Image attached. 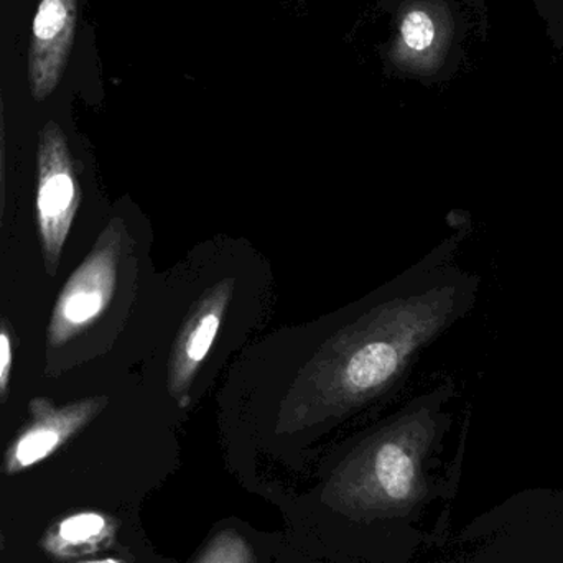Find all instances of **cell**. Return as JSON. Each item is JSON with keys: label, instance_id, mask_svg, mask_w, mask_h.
Wrapping results in <instances>:
<instances>
[{"label": "cell", "instance_id": "cell-1", "mask_svg": "<svg viewBox=\"0 0 563 563\" xmlns=\"http://www.w3.org/2000/svg\"><path fill=\"white\" fill-rule=\"evenodd\" d=\"M389 285L330 323L294 328L247 351L234 374L246 394H277L276 430L336 422L397 387L410 363L452 321L453 285Z\"/></svg>", "mask_w": 563, "mask_h": 563}, {"label": "cell", "instance_id": "cell-2", "mask_svg": "<svg viewBox=\"0 0 563 563\" xmlns=\"http://www.w3.org/2000/svg\"><path fill=\"white\" fill-rule=\"evenodd\" d=\"M269 269L241 241H213L170 273V333L164 394L185 410L256 330L269 297Z\"/></svg>", "mask_w": 563, "mask_h": 563}, {"label": "cell", "instance_id": "cell-3", "mask_svg": "<svg viewBox=\"0 0 563 563\" xmlns=\"http://www.w3.org/2000/svg\"><path fill=\"white\" fill-rule=\"evenodd\" d=\"M142 257L124 217H112L59 290L45 336L43 376L62 377L108 354L131 323Z\"/></svg>", "mask_w": 563, "mask_h": 563}, {"label": "cell", "instance_id": "cell-4", "mask_svg": "<svg viewBox=\"0 0 563 563\" xmlns=\"http://www.w3.org/2000/svg\"><path fill=\"white\" fill-rule=\"evenodd\" d=\"M437 422L427 406L410 409L363 440L334 470L324 501L344 515H404L426 493L423 460Z\"/></svg>", "mask_w": 563, "mask_h": 563}, {"label": "cell", "instance_id": "cell-5", "mask_svg": "<svg viewBox=\"0 0 563 563\" xmlns=\"http://www.w3.org/2000/svg\"><path fill=\"white\" fill-rule=\"evenodd\" d=\"M36 230L46 276L55 279L81 205L79 165L63 129L43 125L36 145Z\"/></svg>", "mask_w": 563, "mask_h": 563}, {"label": "cell", "instance_id": "cell-6", "mask_svg": "<svg viewBox=\"0 0 563 563\" xmlns=\"http://www.w3.org/2000/svg\"><path fill=\"white\" fill-rule=\"evenodd\" d=\"M111 397L89 396L56 404L49 397H33L26 406V420L3 452L0 472L16 476L68 445L106 409Z\"/></svg>", "mask_w": 563, "mask_h": 563}, {"label": "cell", "instance_id": "cell-7", "mask_svg": "<svg viewBox=\"0 0 563 563\" xmlns=\"http://www.w3.org/2000/svg\"><path fill=\"white\" fill-rule=\"evenodd\" d=\"M76 0H40L29 46V85L36 102L62 81L76 33Z\"/></svg>", "mask_w": 563, "mask_h": 563}, {"label": "cell", "instance_id": "cell-8", "mask_svg": "<svg viewBox=\"0 0 563 563\" xmlns=\"http://www.w3.org/2000/svg\"><path fill=\"white\" fill-rule=\"evenodd\" d=\"M114 519L95 511L75 512L49 525L40 548L55 562L81 561L98 554L114 541Z\"/></svg>", "mask_w": 563, "mask_h": 563}, {"label": "cell", "instance_id": "cell-9", "mask_svg": "<svg viewBox=\"0 0 563 563\" xmlns=\"http://www.w3.org/2000/svg\"><path fill=\"white\" fill-rule=\"evenodd\" d=\"M435 12L437 10L417 7L406 13L400 25L404 45L422 58L442 52L452 29L449 13H443L439 19Z\"/></svg>", "mask_w": 563, "mask_h": 563}, {"label": "cell", "instance_id": "cell-10", "mask_svg": "<svg viewBox=\"0 0 563 563\" xmlns=\"http://www.w3.org/2000/svg\"><path fill=\"white\" fill-rule=\"evenodd\" d=\"M195 563H256V555L243 536L227 529L211 539Z\"/></svg>", "mask_w": 563, "mask_h": 563}, {"label": "cell", "instance_id": "cell-11", "mask_svg": "<svg viewBox=\"0 0 563 563\" xmlns=\"http://www.w3.org/2000/svg\"><path fill=\"white\" fill-rule=\"evenodd\" d=\"M15 347V328L9 318L0 314V406H3L10 397Z\"/></svg>", "mask_w": 563, "mask_h": 563}, {"label": "cell", "instance_id": "cell-12", "mask_svg": "<svg viewBox=\"0 0 563 563\" xmlns=\"http://www.w3.org/2000/svg\"><path fill=\"white\" fill-rule=\"evenodd\" d=\"M5 114H3V96L0 88V231L5 220Z\"/></svg>", "mask_w": 563, "mask_h": 563}, {"label": "cell", "instance_id": "cell-13", "mask_svg": "<svg viewBox=\"0 0 563 563\" xmlns=\"http://www.w3.org/2000/svg\"><path fill=\"white\" fill-rule=\"evenodd\" d=\"M3 548H5V538H3L2 519H0V552L3 551Z\"/></svg>", "mask_w": 563, "mask_h": 563}, {"label": "cell", "instance_id": "cell-14", "mask_svg": "<svg viewBox=\"0 0 563 563\" xmlns=\"http://www.w3.org/2000/svg\"><path fill=\"white\" fill-rule=\"evenodd\" d=\"M75 563H122V562L114 561V559H102V561L75 562Z\"/></svg>", "mask_w": 563, "mask_h": 563}]
</instances>
